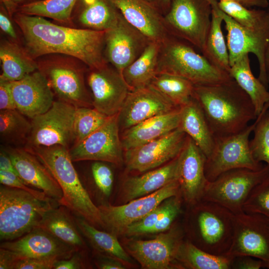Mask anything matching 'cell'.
<instances>
[{
	"mask_svg": "<svg viewBox=\"0 0 269 269\" xmlns=\"http://www.w3.org/2000/svg\"><path fill=\"white\" fill-rule=\"evenodd\" d=\"M14 20L22 33L24 48L35 60L47 54H60L79 59L88 68L108 64L104 54L105 30L64 26L43 17L19 12Z\"/></svg>",
	"mask_w": 269,
	"mask_h": 269,
	"instance_id": "obj_1",
	"label": "cell"
},
{
	"mask_svg": "<svg viewBox=\"0 0 269 269\" xmlns=\"http://www.w3.org/2000/svg\"><path fill=\"white\" fill-rule=\"evenodd\" d=\"M193 98L215 137L238 133L258 117L250 97L232 78L217 84L195 86Z\"/></svg>",
	"mask_w": 269,
	"mask_h": 269,
	"instance_id": "obj_2",
	"label": "cell"
},
{
	"mask_svg": "<svg viewBox=\"0 0 269 269\" xmlns=\"http://www.w3.org/2000/svg\"><path fill=\"white\" fill-rule=\"evenodd\" d=\"M25 147L44 165L59 185L63 196L58 204L93 225L103 226L99 207L82 184L69 149L61 145Z\"/></svg>",
	"mask_w": 269,
	"mask_h": 269,
	"instance_id": "obj_3",
	"label": "cell"
},
{
	"mask_svg": "<svg viewBox=\"0 0 269 269\" xmlns=\"http://www.w3.org/2000/svg\"><path fill=\"white\" fill-rule=\"evenodd\" d=\"M188 206L190 213L187 240L210 254L227 256L233 241L235 214L207 200Z\"/></svg>",
	"mask_w": 269,
	"mask_h": 269,
	"instance_id": "obj_4",
	"label": "cell"
},
{
	"mask_svg": "<svg viewBox=\"0 0 269 269\" xmlns=\"http://www.w3.org/2000/svg\"><path fill=\"white\" fill-rule=\"evenodd\" d=\"M191 45L181 39L169 35L160 44L157 73L180 76L195 86L217 84L232 78L228 73L216 67L203 55L196 52Z\"/></svg>",
	"mask_w": 269,
	"mask_h": 269,
	"instance_id": "obj_5",
	"label": "cell"
},
{
	"mask_svg": "<svg viewBox=\"0 0 269 269\" xmlns=\"http://www.w3.org/2000/svg\"><path fill=\"white\" fill-rule=\"evenodd\" d=\"M53 208L51 200H42L24 190L2 185L0 187V240H14L31 232Z\"/></svg>",
	"mask_w": 269,
	"mask_h": 269,
	"instance_id": "obj_6",
	"label": "cell"
},
{
	"mask_svg": "<svg viewBox=\"0 0 269 269\" xmlns=\"http://www.w3.org/2000/svg\"><path fill=\"white\" fill-rule=\"evenodd\" d=\"M40 57L36 61L38 70L58 100L76 108L93 107L92 96L85 83V69L82 66L84 63L75 57L60 54Z\"/></svg>",
	"mask_w": 269,
	"mask_h": 269,
	"instance_id": "obj_7",
	"label": "cell"
},
{
	"mask_svg": "<svg viewBox=\"0 0 269 269\" xmlns=\"http://www.w3.org/2000/svg\"><path fill=\"white\" fill-rule=\"evenodd\" d=\"M208 0H171L163 15L170 34L181 39L202 51L208 35L212 13Z\"/></svg>",
	"mask_w": 269,
	"mask_h": 269,
	"instance_id": "obj_8",
	"label": "cell"
},
{
	"mask_svg": "<svg viewBox=\"0 0 269 269\" xmlns=\"http://www.w3.org/2000/svg\"><path fill=\"white\" fill-rule=\"evenodd\" d=\"M269 175V165L257 170L237 168L227 171L209 181L202 200L216 203L234 214L242 213L253 189Z\"/></svg>",
	"mask_w": 269,
	"mask_h": 269,
	"instance_id": "obj_9",
	"label": "cell"
},
{
	"mask_svg": "<svg viewBox=\"0 0 269 269\" xmlns=\"http://www.w3.org/2000/svg\"><path fill=\"white\" fill-rule=\"evenodd\" d=\"M257 122V119L253 124L238 133L215 137L214 148L205 162V172L209 181L232 169L248 168L257 170L263 167L264 164L254 158L250 146L249 136Z\"/></svg>",
	"mask_w": 269,
	"mask_h": 269,
	"instance_id": "obj_10",
	"label": "cell"
},
{
	"mask_svg": "<svg viewBox=\"0 0 269 269\" xmlns=\"http://www.w3.org/2000/svg\"><path fill=\"white\" fill-rule=\"evenodd\" d=\"M76 108L62 101H54L48 110L31 120V131L24 146L61 145L69 149L74 144Z\"/></svg>",
	"mask_w": 269,
	"mask_h": 269,
	"instance_id": "obj_11",
	"label": "cell"
},
{
	"mask_svg": "<svg viewBox=\"0 0 269 269\" xmlns=\"http://www.w3.org/2000/svg\"><path fill=\"white\" fill-rule=\"evenodd\" d=\"M184 235L183 229L174 225L152 239L130 240L124 245L126 251L143 269H179L176 259Z\"/></svg>",
	"mask_w": 269,
	"mask_h": 269,
	"instance_id": "obj_12",
	"label": "cell"
},
{
	"mask_svg": "<svg viewBox=\"0 0 269 269\" xmlns=\"http://www.w3.org/2000/svg\"><path fill=\"white\" fill-rule=\"evenodd\" d=\"M227 256H249L269 269V219L256 213L235 214L232 244Z\"/></svg>",
	"mask_w": 269,
	"mask_h": 269,
	"instance_id": "obj_13",
	"label": "cell"
},
{
	"mask_svg": "<svg viewBox=\"0 0 269 269\" xmlns=\"http://www.w3.org/2000/svg\"><path fill=\"white\" fill-rule=\"evenodd\" d=\"M0 247L3 261L9 269L20 260L44 258L62 260L70 258L76 251L40 228L34 229L17 239L2 242Z\"/></svg>",
	"mask_w": 269,
	"mask_h": 269,
	"instance_id": "obj_14",
	"label": "cell"
},
{
	"mask_svg": "<svg viewBox=\"0 0 269 269\" xmlns=\"http://www.w3.org/2000/svg\"><path fill=\"white\" fill-rule=\"evenodd\" d=\"M180 193L177 180L146 196L136 198L126 204L98 206L103 226L116 235H122L130 225L142 218L167 198Z\"/></svg>",
	"mask_w": 269,
	"mask_h": 269,
	"instance_id": "obj_15",
	"label": "cell"
},
{
	"mask_svg": "<svg viewBox=\"0 0 269 269\" xmlns=\"http://www.w3.org/2000/svg\"><path fill=\"white\" fill-rule=\"evenodd\" d=\"M119 114L110 117L99 129L69 149L73 162L94 160L121 164L123 147L120 135Z\"/></svg>",
	"mask_w": 269,
	"mask_h": 269,
	"instance_id": "obj_16",
	"label": "cell"
},
{
	"mask_svg": "<svg viewBox=\"0 0 269 269\" xmlns=\"http://www.w3.org/2000/svg\"><path fill=\"white\" fill-rule=\"evenodd\" d=\"M150 42L120 12L116 22L105 30L106 60L122 75L124 70L142 53Z\"/></svg>",
	"mask_w": 269,
	"mask_h": 269,
	"instance_id": "obj_17",
	"label": "cell"
},
{
	"mask_svg": "<svg viewBox=\"0 0 269 269\" xmlns=\"http://www.w3.org/2000/svg\"><path fill=\"white\" fill-rule=\"evenodd\" d=\"M187 138L179 127L158 138L125 151L127 169L142 173L164 165L178 156Z\"/></svg>",
	"mask_w": 269,
	"mask_h": 269,
	"instance_id": "obj_18",
	"label": "cell"
},
{
	"mask_svg": "<svg viewBox=\"0 0 269 269\" xmlns=\"http://www.w3.org/2000/svg\"><path fill=\"white\" fill-rule=\"evenodd\" d=\"M88 69L87 83L93 108L109 117L119 114L130 92L123 76L108 64Z\"/></svg>",
	"mask_w": 269,
	"mask_h": 269,
	"instance_id": "obj_19",
	"label": "cell"
},
{
	"mask_svg": "<svg viewBox=\"0 0 269 269\" xmlns=\"http://www.w3.org/2000/svg\"><path fill=\"white\" fill-rule=\"evenodd\" d=\"M208 0L213 9L222 17L225 24L230 66L243 55L253 53L259 62L260 72L258 78L268 87L269 81L265 55L269 41V35L259 34L249 31L222 11L218 6L217 0Z\"/></svg>",
	"mask_w": 269,
	"mask_h": 269,
	"instance_id": "obj_20",
	"label": "cell"
},
{
	"mask_svg": "<svg viewBox=\"0 0 269 269\" xmlns=\"http://www.w3.org/2000/svg\"><path fill=\"white\" fill-rule=\"evenodd\" d=\"M206 160L205 154L187 135L178 155L177 181L180 194L188 206L202 200L209 182L205 172Z\"/></svg>",
	"mask_w": 269,
	"mask_h": 269,
	"instance_id": "obj_21",
	"label": "cell"
},
{
	"mask_svg": "<svg viewBox=\"0 0 269 269\" xmlns=\"http://www.w3.org/2000/svg\"><path fill=\"white\" fill-rule=\"evenodd\" d=\"M179 108L149 85L130 91L119 113L120 129L123 131Z\"/></svg>",
	"mask_w": 269,
	"mask_h": 269,
	"instance_id": "obj_22",
	"label": "cell"
},
{
	"mask_svg": "<svg viewBox=\"0 0 269 269\" xmlns=\"http://www.w3.org/2000/svg\"><path fill=\"white\" fill-rule=\"evenodd\" d=\"M11 90L16 109L31 120L46 112L55 101L52 91L38 70L11 82Z\"/></svg>",
	"mask_w": 269,
	"mask_h": 269,
	"instance_id": "obj_23",
	"label": "cell"
},
{
	"mask_svg": "<svg viewBox=\"0 0 269 269\" xmlns=\"http://www.w3.org/2000/svg\"><path fill=\"white\" fill-rule=\"evenodd\" d=\"M4 150L9 156L17 174L26 184L59 203L63 196L59 185L33 153L25 147L8 146Z\"/></svg>",
	"mask_w": 269,
	"mask_h": 269,
	"instance_id": "obj_24",
	"label": "cell"
},
{
	"mask_svg": "<svg viewBox=\"0 0 269 269\" xmlns=\"http://www.w3.org/2000/svg\"><path fill=\"white\" fill-rule=\"evenodd\" d=\"M124 17L150 41L162 43L170 35L163 14L155 3L146 0H112Z\"/></svg>",
	"mask_w": 269,
	"mask_h": 269,
	"instance_id": "obj_25",
	"label": "cell"
},
{
	"mask_svg": "<svg viewBox=\"0 0 269 269\" xmlns=\"http://www.w3.org/2000/svg\"><path fill=\"white\" fill-rule=\"evenodd\" d=\"M181 107L155 116L123 131L121 138L126 151L158 138L179 127Z\"/></svg>",
	"mask_w": 269,
	"mask_h": 269,
	"instance_id": "obj_26",
	"label": "cell"
},
{
	"mask_svg": "<svg viewBox=\"0 0 269 269\" xmlns=\"http://www.w3.org/2000/svg\"><path fill=\"white\" fill-rule=\"evenodd\" d=\"M178 166V156L164 165L146 171L141 175L127 178L122 186L124 201L128 202L150 194L177 180Z\"/></svg>",
	"mask_w": 269,
	"mask_h": 269,
	"instance_id": "obj_27",
	"label": "cell"
},
{
	"mask_svg": "<svg viewBox=\"0 0 269 269\" xmlns=\"http://www.w3.org/2000/svg\"><path fill=\"white\" fill-rule=\"evenodd\" d=\"M179 127L194 141L207 158L214 148L215 137L201 108L193 97L181 107Z\"/></svg>",
	"mask_w": 269,
	"mask_h": 269,
	"instance_id": "obj_28",
	"label": "cell"
},
{
	"mask_svg": "<svg viewBox=\"0 0 269 269\" xmlns=\"http://www.w3.org/2000/svg\"><path fill=\"white\" fill-rule=\"evenodd\" d=\"M2 73L0 79L10 82L19 80L38 70V65L25 48L12 40H3L0 45Z\"/></svg>",
	"mask_w": 269,
	"mask_h": 269,
	"instance_id": "obj_29",
	"label": "cell"
},
{
	"mask_svg": "<svg viewBox=\"0 0 269 269\" xmlns=\"http://www.w3.org/2000/svg\"><path fill=\"white\" fill-rule=\"evenodd\" d=\"M160 44L150 41L142 53L123 71V77L130 91L148 86L157 74Z\"/></svg>",
	"mask_w": 269,
	"mask_h": 269,
	"instance_id": "obj_30",
	"label": "cell"
},
{
	"mask_svg": "<svg viewBox=\"0 0 269 269\" xmlns=\"http://www.w3.org/2000/svg\"><path fill=\"white\" fill-rule=\"evenodd\" d=\"M229 74L250 97L257 116H259L269 103V92L260 79L253 75L249 54L237 60L231 66Z\"/></svg>",
	"mask_w": 269,
	"mask_h": 269,
	"instance_id": "obj_31",
	"label": "cell"
},
{
	"mask_svg": "<svg viewBox=\"0 0 269 269\" xmlns=\"http://www.w3.org/2000/svg\"><path fill=\"white\" fill-rule=\"evenodd\" d=\"M36 228H40L48 232L73 248L76 252L85 246L76 222H75L65 210L61 208H53L49 210Z\"/></svg>",
	"mask_w": 269,
	"mask_h": 269,
	"instance_id": "obj_32",
	"label": "cell"
},
{
	"mask_svg": "<svg viewBox=\"0 0 269 269\" xmlns=\"http://www.w3.org/2000/svg\"><path fill=\"white\" fill-rule=\"evenodd\" d=\"M78 21L84 28L106 30L116 22L120 11L112 0H79Z\"/></svg>",
	"mask_w": 269,
	"mask_h": 269,
	"instance_id": "obj_33",
	"label": "cell"
},
{
	"mask_svg": "<svg viewBox=\"0 0 269 269\" xmlns=\"http://www.w3.org/2000/svg\"><path fill=\"white\" fill-rule=\"evenodd\" d=\"M233 257L207 252L186 239L182 242L176 259L179 269H231Z\"/></svg>",
	"mask_w": 269,
	"mask_h": 269,
	"instance_id": "obj_34",
	"label": "cell"
},
{
	"mask_svg": "<svg viewBox=\"0 0 269 269\" xmlns=\"http://www.w3.org/2000/svg\"><path fill=\"white\" fill-rule=\"evenodd\" d=\"M76 222L79 231L97 251L122 263H132L131 256L120 244L115 234L99 230L82 218Z\"/></svg>",
	"mask_w": 269,
	"mask_h": 269,
	"instance_id": "obj_35",
	"label": "cell"
},
{
	"mask_svg": "<svg viewBox=\"0 0 269 269\" xmlns=\"http://www.w3.org/2000/svg\"><path fill=\"white\" fill-rule=\"evenodd\" d=\"M223 21L222 17L212 9L210 29L201 52L211 63L229 73L231 66L228 48L222 30Z\"/></svg>",
	"mask_w": 269,
	"mask_h": 269,
	"instance_id": "obj_36",
	"label": "cell"
},
{
	"mask_svg": "<svg viewBox=\"0 0 269 269\" xmlns=\"http://www.w3.org/2000/svg\"><path fill=\"white\" fill-rule=\"evenodd\" d=\"M218 4L222 11L247 29L257 34L269 35V10L250 9L232 1L219 0Z\"/></svg>",
	"mask_w": 269,
	"mask_h": 269,
	"instance_id": "obj_37",
	"label": "cell"
},
{
	"mask_svg": "<svg viewBox=\"0 0 269 269\" xmlns=\"http://www.w3.org/2000/svg\"><path fill=\"white\" fill-rule=\"evenodd\" d=\"M149 85L178 107L192 98L195 86L184 78L165 73H157Z\"/></svg>",
	"mask_w": 269,
	"mask_h": 269,
	"instance_id": "obj_38",
	"label": "cell"
},
{
	"mask_svg": "<svg viewBox=\"0 0 269 269\" xmlns=\"http://www.w3.org/2000/svg\"><path fill=\"white\" fill-rule=\"evenodd\" d=\"M16 109L0 110L1 142L8 145H25L32 128L31 121Z\"/></svg>",
	"mask_w": 269,
	"mask_h": 269,
	"instance_id": "obj_39",
	"label": "cell"
},
{
	"mask_svg": "<svg viewBox=\"0 0 269 269\" xmlns=\"http://www.w3.org/2000/svg\"><path fill=\"white\" fill-rule=\"evenodd\" d=\"M78 0H41L20 6L18 12L50 18L65 24L71 23L73 9Z\"/></svg>",
	"mask_w": 269,
	"mask_h": 269,
	"instance_id": "obj_40",
	"label": "cell"
},
{
	"mask_svg": "<svg viewBox=\"0 0 269 269\" xmlns=\"http://www.w3.org/2000/svg\"><path fill=\"white\" fill-rule=\"evenodd\" d=\"M109 116L92 107H77L74 123V144L78 143L102 127Z\"/></svg>",
	"mask_w": 269,
	"mask_h": 269,
	"instance_id": "obj_41",
	"label": "cell"
},
{
	"mask_svg": "<svg viewBox=\"0 0 269 269\" xmlns=\"http://www.w3.org/2000/svg\"><path fill=\"white\" fill-rule=\"evenodd\" d=\"M269 103L258 116L253 131L254 136L250 141L252 154L256 161L269 165Z\"/></svg>",
	"mask_w": 269,
	"mask_h": 269,
	"instance_id": "obj_42",
	"label": "cell"
},
{
	"mask_svg": "<svg viewBox=\"0 0 269 269\" xmlns=\"http://www.w3.org/2000/svg\"><path fill=\"white\" fill-rule=\"evenodd\" d=\"M243 211L269 219V175L253 189L243 206Z\"/></svg>",
	"mask_w": 269,
	"mask_h": 269,
	"instance_id": "obj_43",
	"label": "cell"
},
{
	"mask_svg": "<svg viewBox=\"0 0 269 269\" xmlns=\"http://www.w3.org/2000/svg\"><path fill=\"white\" fill-rule=\"evenodd\" d=\"M183 202L180 193L167 198L164 211L149 233H159L169 230L182 212Z\"/></svg>",
	"mask_w": 269,
	"mask_h": 269,
	"instance_id": "obj_44",
	"label": "cell"
},
{
	"mask_svg": "<svg viewBox=\"0 0 269 269\" xmlns=\"http://www.w3.org/2000/svg\"><path fill=\"white\" fill-rule=\"evenodd\" d=\"M165 200L142 218L128 227L122 235L134 236L149 234L164 211Z\"/></svg>",
	"mask_w": 269,
	"mask_h": 269,
	"instance_id": "obj_45",
	"label": "cell"
},
{
	"mask_svg": "<svg viewBox=\"0 0 269 269\" xmlns=\"http://www.w3.org/2000/svg\"><path fill=\"white\" fill-rule=\"evenodd\" d=\"M92 176L98 188L105 196L111 193L114 177L110 167L102 161L94 162L91 167Z\"/></svg>",
	"mask_w": 269,
	"mask_h": 269,
	"instance_id": "obj_46",
	"label": "cell"
},
{
	"mask_svg": "<svg viewBox=\"0 0 269 269\" xmlns=\"http://www.w3.org/2000/svg\"><path fill=\"white\" fill-rule=\"evenodd\" d=\"M0 182L2 185L27 191L40 200L45 201L51 200L43 192L28 185L14 172L0 170Z\"/></svg>",
	"mask_w": 269,
	"mask_h": 269,
	"instance_id": "obj_47",
	"label": "cell"
},
{
	"mask_svg": "<svg viewBox=\"0 0 269 269\" xmlns=\"http://www.w3.org/2000/svg\"><path fill=\"white\" fill-rule=\"evenodd\" d=\"M58 260L56 258L25 259L15 262L11 269H51Z\"/></svg>",
	"mask_w": 269,
	"mask_h": 269,
	"instance_id": "obj_48",
	"label": "cell"
},
{
	"mask_svg": "<svg viewBox=\"0 0 269 269\" xmlns=\"http://www.w3.org/2000/svg\"><path fill=\"white\" fill-rule=\"evenodd\" d=\"M15 109L11 90V82L0 79V110Z\"/></svg>",
	"mask_w": 269,
	"mask_h": 269,
	"instance_id": "obj_49",
	"label": "cell"
},
{
	"mask_svg": "<svg viewBox=\"0 0 269 269\" xmlns=\"http://www.w3.org/2000/svg\"><path fill=\"white\" fill-rule=\"evenodd\" d=\"M265 268L263 262L249 256H240L233 258L231 269H260Z\"/></svg>",
	"mask_w": 269,
	"mask_h": 269,
	"instance_id": "obj_50",
	"label": "cell"
},
{
	"mask_svg": "<svg viewBox=\"0 0 269 269\" xmlns=\"http://www.w3.org/2000/svg\"><path fill=\"white\" fill-rule=\"evenodd\" d=\"M0 27L1 30L11 39V40L17 42L18 38L15 30L6 11L1 6L0 12Z\"/></svg>",
	"mask_w": 269,
	"mask_h": 269,
	"instance_id": "obj_51",
	"label": "cell"
},
{
	"mask_svg": "<svg viewBox=\"0 0 269 269\" xmlns=\"http://www.w3.org/2000/svg\"><path fill=\"white\" fill-rule=\"evenodd\" d=\"M84 268V266L80 257L77 255L72 256L69 258L57 261L53 267L54 269H80Z\"/></svg>",
	"mask_w": 269,
	"mask_h": 269,
	"instance_id": "obj_52",
	"label": "cell"
},
{
	"mask_svg": "<svg viewBox=\"0 0 269 269\" xmlns=\"http://www.w3.org/2000/svg\"><path fill=\"white\" fill-rule=\"evenodd\" d=\"M0 170L10 171L17 174L9 156L4 149L1 150L0 153Z\"/></svg>",
	"mask_w": 269,
	"mask_h": 269,
	"instance_id": "obj_53",
	"label": "cell"
},
{
	"mask_svg": "<svg viewBox=\"0 0 269 269\" xmlns=\"http://www.w3.org/2000/svg\"><path fill=\"white\" fill-rule=\"evenodd\" d=\"M122 262L111 258L106 257V258L101 260L99 264V268L101 269H126Z\"/></svg>",
	"mask_w": 269,
	"mask_h": 269,
	"instance_id": "obj_54",
	"label": "cell"
},
{
	"mask_svg": "<svg viewBox=\"0 0 269 269\" xmlns=\"http://www.w3.org/2000/svg\"><path fill=\"white\" fill-rule=\"evenodd\" d=\"M232 1L239 3L243 5L250 7L251 6H258L263 8L267 7L269 5L268 0H217Z\"/></svg>",
	"mask_w": 269,
	"mask_h": 269,
	"instance_id": "obj_55",
	"label": "cell"
},
{
	"mask_svg": "<svg viewBox=\"0 0 269 269\" xmlns=\"http://www.w3.org/2000/svg\"><path fill=\"white\" fill-rule=\"evenodd\" d=\"M171 0H156V5L163 15L168 10Z\"/></svg>",
	"mask_w": 269,
	"mask_h": 269,
	"instance_id": "obj_56",
	"label": "cell"
},
{
	"mask_svg": "<svg viewBox=\"0 0 269 269\" xmlns=\"http://www.w3.org/2000/svg\"><path fill=\"white\" fill-rule=\"evenodd\" d=\"M22 0H2L10 14H11L13 11L15 3Z\"/></svg>",
	"mask_w": 269,
	"mask_h": 269,
	"instance_id": "obj_57",
	"label": "cell"
},
{
	"mask_svg": "<svg viewBox=\"0 0 269 269\" xmlns=\"http://www.w3.org/2000/svg\"><path fill=\"white\" fill-rule=\"evenodd\" d=\"M265 62L268 79L269 83V41L268 43L265 55Z\"/></svg>",
	"mask_w": 269,
	"mask_h": 269,
	"instance_id": "obj_58",
	"label": "cell"
},
{
	"mask_svg": "<svg viewBox=\"0 0 269 269\" xmlns=\"http://www.w3.org/2000/svg\"><path fill=\"white\" fill-rule=\"evenodd\" d=\"M149 2L155 3L156 4V0H146Z\"/></svg>",
	"mask_w": 269,
	"mask_h": 269,
	"instance_id": "obj_59",
	"label": "cell"
},
{
	"mask_svg": "<svg viewBox=\"0 0 269 269\" xmlns=\"http://www.w3.org/2000/svg\"><path fill=\"white\" fill-rule=\"evenodd\" d=\"M268 10H269V8Z\"/></svg>",
	"mask_w": 269,
	"mask_h": 269,
	"instance_id": "obj_60",
	"label": "cell"
}]
</instances>
